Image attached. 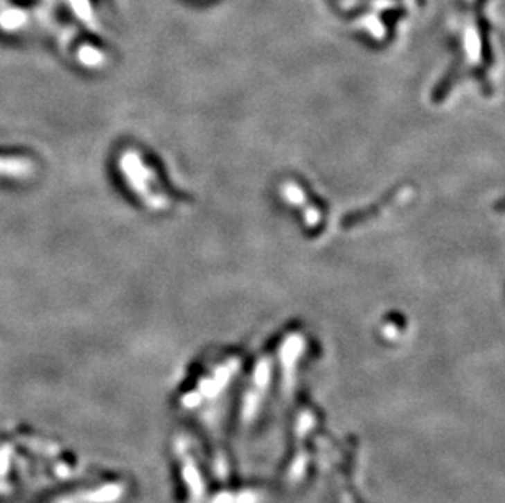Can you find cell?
Instances as JSON below:
<instances>
[{"mask_svg":"<svg viewBox=\"0 0 505 503\" xmlns=\"http://www.w3.org/2000/svg\"><path fill=\"white\" fill-rule=\"evenodd\" d=\"M123 180L138 200L151 211L162 213L170 206V196L163 190L162 182L156 170L145 162L136 149H125L118 159Z\"/></svg>","mask_w":505,"mask_h":503,"instance_id":"obj_1","label":"cell"},{"mask_svg":"<svg viewBox=\"0 0 505 503\" xmlns=\"http://www.w3.org/2000/svg\"><path fill=\"white\" fill-rule=\"evenodd\" d=\"M126 493L125 484L105 482L97 487L82 488V491L66 493L54 503H118Z\"/></svg>","mask_w":505,"mask_h":503,"instance_id":"obj_2","label":"cell"},{"mask_svg":"<svg viewBox=\"0 0 505 503\" xmlns=\"http://www.w3.org/2000/svg\"><path fill=\"white\" fill-rule=\"evenodd\" d=\"M35 173V164L24 155H0V177L25 180Z\"/></svg>","mask_w":505,"mask_h":503,"instance_id":"obj_3","label":"cell"},{"mask_svg":"<svg viewBox=\"0 0 505 503\" xmlns=\"http://www.w3.org/2000/svg\"><path fill=\"white\" fill-rule=\"evenodd\" d=\"M26 20H28V15H26L25 10L15 7L3 8L0 12V30L8 31V33H13V31L21 30L26 25Z\"/></svg>","mask_w":505,"mask_h":503,"instance_id":"obj_4","label":"cell"},{"mask_svg":"<svg viewBox=\"0 0 505 503\" xmlns=\"http://www.w3.org/2000/svg\"><path fill=\"white\" fill-rule=\"evenodd\" d=\"M76 58L82 66L90 69H98L105 64V54L92 44H80L76 53Z\"/></svg>","mask_w":505,"mask_h":503,"instance_id":"obj_5","label":"cell"},{"mask_svg":"<svg viewBox=\"0 0 505 503\" xmlns=\"http://www.w3.org/2000/svg\"><path fill=\"white\" fill-rule=\"evenodd\" d=\"M90 0H69L72 10L76 12V15L80 18L82 21L87 23L89 26L95 25V17L92 12V7H90Z\"/></svg>","mask_w":505,"mask_h":503,"instance_id":"obj_6","label":"cell"},{"mask_svg":"<svg viewBox=\"0 0 505 503\" xmlns=\"http://www.w3.org/2000/svg\"><path fill=\"white\" fill-rule=\"evenodd\" d=\"M12 456H13V448L8 443H3L0 445V477H6L10 470L12 464Z\"/></svg>","mask_w":505,"mask_h":503,"instance_id":"obj_7","label":"cell"}]
</instances>
